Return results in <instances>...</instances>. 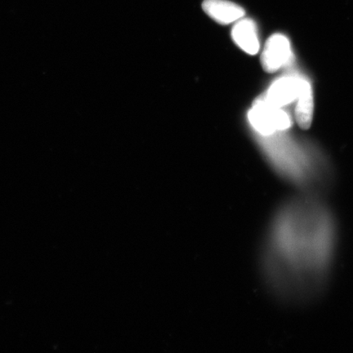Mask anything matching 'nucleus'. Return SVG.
I'll list each match as a JSON object with an SVG mask.
<instances>
[{
  "label": "nucleus",
  "mask_w": 353,
  "mask_h": 353,
  "mask_svg": "<svg viewBox=\"0 0 353 353\" xmlns=\"http://www.w3.org/2000/svg\"><path fill=\"white\" fill-rule=\"evenodd\" d=\"M339 245L336 217L319 195L305 193L278 207L268 225L262 265L281 303L305 305L324 292Z\"/></svg>",
  "instance_id": "obj_1"
},
{
  "label": "nucleus",
  "mask_w": 353,
  "mask_h": 353,
  "mask_svg": "<svg viewBox=\"0 0 353 353\" xmlns=\"http://www.w3.org/2000/svg\"><path fill=\"white\" fill-rule=\"evenodd\" d=\"M249 121L256 130L265 136L277 130H285L290 126L288 114L265 99L255 101L249 112Z\"/></svg>",
  "instance_id": "obj_2"
},
{
  "label": "nucleus",
  "mask_w": 353,
  "mask_h": 353,
  "mask_svg": "<svg viewBox=\"0 0 353 353\" xmlns=\"http://www.w3.org/2000/svg\"><path fill=\"white\" fill-rule=\"evenodd\" d=\"M289 39L281 34H273L265 44L261 61L265 72L272 73L291 60Z\"/></svg>",
  "instance_id": "obj_3"
},
{
  "label": "nucleus",
  "mask_w": 353,
  "mask_h": 353,
  "mask_svg": "<svg viewBox=\"0 0 353 353\" xmlns=\"http://www.w3.org/2000/svg\"><path fill=\"white\" fill-rule=\"evenodd\" d=\"M303 79L295 77H284L278 79L269 88L265 97L269 103L281 108L298 99L301 90Z\"/></svg>",
  "instance_id": "obj_4"
},
{
  "label": "nucleus",
  "mask_w": 353,
  "mask_h": 353,
  "mask_svg": "<svg viewBox=\"0 0 353 353\" xmlns=\"http://www.w3.org/2000/svg\"><path fill=\"white\" fill-rule=\"evenodd\" d=\"M203 10L221 25H228L245 17V12L238 4L228 0H205Z\"/></svg>",
  "instance_id": "obj_5"
},
{
  "label": "nucleus",
  "mask_w": 353,
  "mask_h": 353,
  "mask_svg": "<svg viewBox=\"0 0 353 353\" xmlns=\"http://www.w3.org/2000/svg\"><path fill=\"white\" fill-rule=\"evenodd\" d=\"M232 37L234 42L247 54L250 55L258 54L260 44L257 26L254 21L242 17L236 21L232 30Z\"/></svg>",
  "instance_id": "obj_6"
},
{
  "label": "nucleus",
  "mask_w": 353,
  "mask_h": 353,
  "mask_svg": "<svg viewBox=\"0 0 353 353\" xmlns=\"http://www.w3.org/2000/svg\"><path fill=\"white\" fill-rule=\"evenodd\" d=\"M312 90L310 83L303 79L301 90L298 97V103L295 108V116L300 128L307 130L310 128L313 117Z\"/></svg>",
  "instance_id": "obj_7"
}]
</instances>
